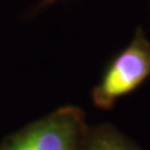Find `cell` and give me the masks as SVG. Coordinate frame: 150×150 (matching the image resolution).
<instances>
[{
    "mask_svg": "<svg viewBox=\"0 0 150 150\" xmlns=\"http://www.w3.org/2000/svg\"><path fill=\"white\" fill-rule=\"evenodd\" d=\"M88 129L83 111L64 106L11 134L0 150H83Z\"/></svg>",
    "mask_w": 150,
    "mask_h": 150,
    "instance_id": "1",
    "label": "cell"
},
{
    "mask_svg": "<svg viewBox=\"0 0 150 150\" xmlns=\"http://www.w3.org/2000/svg\"><path fill=\"white\" fill-rule=\"evenodd\" d=\"M150 76V42L138 28L132 40L104 71L92 92L96 107L108 110L120 97L139 88Z\"/></svg>",
    "mask_w": 150,
    "mask_h": 150,
    "instance_id": "2",
    "label": "cell"
},
{
    "mask_svg": "<svg viewBox=\"0 0 150 150\" xmlns=\"http://www.w3.org/2000/svg\"><path fill=\"white\" fill-rule=\"evenodd\" d=\"M83 150H142L135 142L111 125H97L88 129Z\"/></svg>",
    "mask_w": 150,
    "mask_h": 150,
    "instance_id": "3",
    "label": "cell"
},
{
    "mask_svg": "<svg viewBox=\"0 0 150 150\" xmlns=\"http://www.w3.org/2000/svg\"><path fill=\"white\" fill-rule=\"evenodd\" d=\"M53 1H56V0H45L43 4H50V3H53Z\"/></svg>",
    "mask_w": 150,
    "mask_h": 150,
    "instance_id": "4",
    "label": "cell"
}]
</instances>
